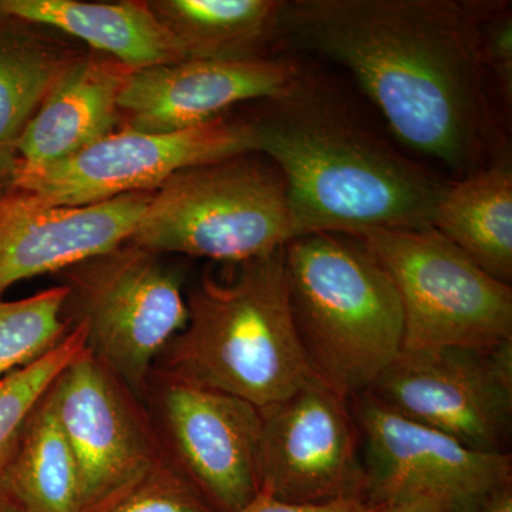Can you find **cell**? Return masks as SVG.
<instances>
[{
  "label": "cell",
  "instance_id": "6",
  "mask_svg": "<svg viewBox=\"0 0 512 512\" xmlns=\"http://www.w3.org/2000/svg\"><path fill=\"white\" fill-rule=\"evenodd\" d=\"M161 256L126 242L56 274L90 355L146 404L158 357L188 320L183 276Z\"/></svg>",
  "mask_w": 512,
  "mask_h": 512
},
{
  "label": "cell",
  "instance_id": "18",
  "mask_svg": "<svg viewBox=\"0 0 512 512\" xmlns=\"http://www.w3.org/2000/svg\"><path fill=\"white\" fill-rule=\"evenodd\" d=\"M53 32L0 15V195L12 184L20 136L57 80L82 55Z\"/></svg>",
  "mask_w": 512,
  "mask_h": 512
},
{
  "label": "cell",
  "instance_id": "23",
  "mask_svg": "<svg viewBox=\"0 0 512 512\" xmlns=\"http://www.w3.org/2000/svg\"><path fill=\"white\" fill-rule=\"evenodd\" d=\"M87 350V330L76 323L60 345L0 379V476L12 460L26 423L60 373Z\"/></svg>",
  "mask_w": 512,
  "mask_h": 512
},
{
  "label": "cell",
  "instance_id": "28",
  "mask_svg": "<svg viewBox=\"0 0 512 512\" xmlns=\"http://www.w3.org/2000/svg\"><path fill=\"white\" fill-rule=\"evenodd\" d=\"M376 512H439L433 508L426 507V505L419 504H400V505H386L377 504Z\"/></svg>",
  "mask_w": 512,
  "mask_h": 512
},
{
  "label": "cell",
  "instance_id": "21",
  "mask_svg": "<svg viewBox=\"0 0 512 512\" xmlns=\"http://www.w3.org/2000/svg\"><path fill=\"white\" fill-rule=\"evenodd\" d=\"M0 493L20 512H80L76 457L46 393L0 476Z\"/></svg>",
  "mask_w": 512,
  "mask_h": 512
},
{
  "label": "cell",
  "instance_id": "20",
  "mask_svg": "<svg viewBox=\"0 0 512 512\" xmlns=\"http://www.w3.org/2000/svg\"><path fill=\"white\" fill-rule=\"evenodd\" d=\"M154 15L188 59L237 60L264 56L278 36L281 0H153Z\"/></svg>",
  "mask_w": 512,
  "mask_h": 512
},
{
  "label": "cell",
  "instance_id": "13",
  "mask_svg": "<svg viewBox=\"0 0 512 512\" xmlns=\"http://www.w3.org/2000/svg\"><path fill=\"white\" fill-rule=\"evenodd\" d=\"M259 414L261 491L288 503L366 497L362 441L348 397L312 375Z\"/></svg>",
  "mask_w": 512,
  "mask_h": 512
},
{
  "label": "cell",
  "instance_id": "27",
  "mask_svg": "<svg viewBox=\"0 0 512 512\" xmlns=\"http://www.w3.org/2000/svg\"><path fill=\"white\" fill-rule=\"evenodd\" d=\"M478 512H512L511 483L498 488Z\"/></svg>",
  "mask_w": 512,
  "mask_h": 512
},
{
  "label": "cell",
  "instance_id": "10",
  "mask_svg": "<svg viewBox=\"0 0 512 512\" xmlns=\"http://www.w3.org/2000/svg\"><path fill=\"white\" fill-rule=\"evenodd\" d=\"M248 153H255L248 117L222 116L177 133L117 130L62 163L18 171L9 188L37 204L82 207L134 192H154L187 168Z\"/></svg>",
  "mask_w": 512,
  "mask_h": 512
},
{
  "label": "cell",
  "instance_id": "29",
  "mask_svg": "<svg viewBox=\"0 0 512 512\" xmlns=\"http://www.w3.org/2000/svg\"><path fill=\"white\" fill-rule=\"evenodd\" d=\"M0 512H20L18 508L15 507L8 498L5 497L2 493H0Z\"/></svg>",
  "mask_w": 512,
  "mask_h": 512
},
{
  "label": "cell",
  "instance_id": "8",
  "mask_svg": "<svg viewBox=\"0 0 512 512\" xmlns=\"http://www.w3.org/2000/svg\"><path fill=\"white\" fill-rule=\"evenodd\" d=\"M373 504L478 512L511 483L510 453H483L392 412L367 393L350 399Z\"/></svg>",
  "mask_w": 512,
  "mask_h": 512
},
{
  "label": "cell",
  "instance_id": "26",
  "mask_svg": "<svg viewBox=\"0 0 512 512\" xmlns=\"http://www.w3.org/2000/svg\"><path fill=\"white\" fill-rule=\"evenodd\" d=\"M377 504L366 497L340 498L328 503H288L259 491L251 503L235 512H376Z\"/></svg>",
  "mask_w": 512,
  "mask_h": 512
},
{
  "label": "cell",
  "instance_id": "11",
  "mask_svg": "<svg viewBox=\"0 0 512 512\" xmlns=\"http://www.w3.org/2000/svg\"><path fill=\"white\" fill-rule=\"evenodd\" d=\"M46 399L76 457L80 512L170 461L147 404L89 352L60 373Z\"/></svg>",
  "mask_w": 512,
  "mask_h": 512
},
{
  "label": "cell",
  "instance_id": "12",
  "mask_svg": "<svg viewBox=\"0 0 512 512\" xmlns=\"http://www.w3.org/2000/svg\"><path fill=\"white\" fill-rule=\"evenodd\" d=\"M147 406L165 453L214 512H235L261 491V414L231 394L151 376Z\"/></svg>",
  "mask_w": 512,
  "mask_h": 512
},
{
  "label": "cell",
  "instance_id": "4",
  "mask_svg": "<svg viewBox=\"0 0 512 512\" xmlns=\"http://www.w3.org/2000/svg\"><path fill=\"white\" fill-rule=\"evenodd\" d=\"M296 336L316 377L352 399L366 393L403 348L402 305L362 239L318 232L284 247Z\"/></svg>",
  "mask_w": 512,
  "mask_h": 512
},
{
  "label": "cell",
  "instance_id": "9",
  "mask_svg": "<svg viewBox=\"0 0 512 512\" xmlns=\"http://www.w3.org/2000/svg\"><path fill=\"white\" fill-rule=\"evenodd\" d=\"M366 393L473 450L507 453L512 342L491 348H403Z\"/></svg>",
  "mask_w": 512,
  "mask_h": 512
},
{
  "label": "cell",
  "instance_id": "3",
  "mask_svg": "<svg viewBox=\"0 0 512 512\" xmlns=\"http://www.w3.org/2000/svg\"><path fill=\"white\" fill-rule=\"evenodd\" d=\"M212 272L185 293L183 332L153 375L231 394L258 409L285 399L313 375L289 309L284 248Z\"/></svg>",
  "mask_w": 512,
  "mask_h": 512
},
{
  "label": "cell",
  "instance_id": "16",
  "mask_svg": "<svg viewBox=\"0 0 512 512\" xmlns=\"http://www.w3.org/2000/svg\"><path fill=\"white\" fill-rule=\"evenodd\" d=\"M131 72L94 50L77 57L20 136L15 173L62 163L120 130L119 97Z\"/></svg>",
  "mask_w": 512,
  "mask_h": 512
},
{
  "label": "cell",
  "instance_id": "15",
  "mask_svg": "<svg viewBox=\"0 0 512 512\" xmlns=\"http://www.w3.org/2000/svg\"><path fill=\"white\" fill-rule=\"evenodd\" d=\"M153 192L82 207H49L9 188L0 195V298L10 286L126 244Z\"/></svg>",
  "mask_w": 512,
  "mask_h": 512
},
{
  "label": "cell",
  "instance_id": "17",
  "mask_svg": "<svg viewBox=\"0 0 512 512\" xmlns=\"http://www.w3.org/2000/svg\"><path fill=\"white\" fill-rule=\"evenodd\" d=\"M0 15L57 30L131 70L183 62V47L148 2L0 0Z\"/></svg>",
  "mask_w": 512,
  "mask_h": 512
},
{
  "label": "cell",
  "instance_id": "22",
  "mask_svg": "<svg viewBox=\"0 0 512 512\" xmlns=\"http://www.w3.org/2000/svg\"><path fill=\"white\" fill-rule=\"evenodd\" d=\"M66 298L62 285L19 301L0 298V379L36 362L69 335Z\"/></svg>",
  "mask_w": 512,
  "mask_h": 512
},
{
  "label": "cell",
  "instance_id": "1",
  "mask_svg": "<svg viewBox=\"0 0 512 512\" xmlns=\"http://www.w3.org/2000/svg\"><path fill=\"white\" fill-rule=\"evenodd\" d=\"M477 5L291 0L276 40L348 70L402 146L461 178L505 156H497V97L478 52Z\"/></svg>",
  "mask_w": 512,
  "mask_h": 512
},
{
  "label": "cell",
  "instance_id": "14",
  "mask_svg": "<svg viewBox=\"0 0 512 512\" xmlns=\"http://www.w3.org/2000/svg\"><path fill=\"white\" fill-rule=\"evenodd\" d=\"M299 72L295 60L266 56L133 70L119 97L120 130L165 134L200 127L244 101L271 99Z\"/></svg>",
  "mask_w": 512,
  "mask_h": 512
},
{
  "label": "cell",
  "instance_id": "7",
  "mask_svg": "<svg viewBox=\"0 0 512 512\" xmlns=\"http://www.w3.org/2000/svg\"><path fill=\"white\" fill-rule=\"evenodd\" d=\"M359 238L399 296L403 348L512 342L511 285L488 275L437 229H372Z\"/></svg>",
  "mask_w": 512,
  "mask_h": 512
},
{
  "label": "cell",
  "instance_id": "25",
  "mask_svg": "<svg viewBox=\"0 0 512 512\" xmlns=\"http://www.w3.org/2000/svg\"><path fill=\"white\" fill-rule=\"evenodd\" d=\"M478 52L498 103L511 110L512 12L510 2L478 0Z\"/></svg>",
  "mask_w": 512,
  "mask_h": 512
},
{
  "label": "cell",
  "instance_id": "5",
  "mask_svg": "<svg viewBox=\"0 0 512 512\" xmlns=\"http://www.w3.org/2000/svg\"><path fill=\"white\" fill-rule=\"evenodd\" d=\"M295 238L281 171L248 153L174 174L153 192L127 244L234 265Z\"/></svg>",
  "mask_w": 512,
  "mask_h": 512
},
{
  "label": "cell",
  "instance_id": "2",
  "mask_svg": "<svg viewBox=\"0 0 512 512\" xmlns=\"http://www.w3.org/2000/svg\"><path fill=\"white\" fill-rule=\"evenodd\" d=\"M248 117L281 171L296 235L433 227L444 181L404 154L325 80L301 69Z\"/></svg>",
  "mask_w": 512,
  "mask_h": 512
},
{
  "label": "cell",
  "instance_id": "24",
  "mask_svg": "<svg viewBox=\"0 0 512 512\" xmlns=\"http://www.w3.org/2000/svg\"><path fill=\"white\" fill-rule=\"evenodd\" d=\"M92 512H214L171 461Z\"/></svg>",
  "mask_w": 512,
  "mask_h": 512
},
{
  "label": "cell",
  "instance_id": "19",
  "mask_svg": "<svg viewBox=\"0 0 512 512\" xmlns=\"http://www.w3.org/2000/svg\"><path fill=\"white\" fill-rule=\"evenodd\" d=\"M433 228L503 284L512 282V165L504 156L444 185Z\"/></svg>",
  "mask_w": 512,
  "mask_h": 512
}]
</instances>
